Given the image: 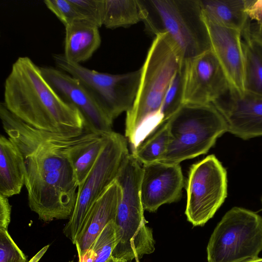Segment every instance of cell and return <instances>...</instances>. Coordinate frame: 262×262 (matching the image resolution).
Here are the masks:
<instances>
[{
	"mask_svg": "<svg viewBox=\"0 0 262 262\" xmlns=\"http://www.w3.org/2000/svg\"><path fill=\"white\" fill-rule=\"evenodd\" d=\"M0 117L8 138L24 157L30 209L43 222L69 219L78 189L70 153L92 132L71 136L40 130L15 116L3 102Z\"/></svg>",
	"mask_w": 262,
	"mask_h": 262,
	"instance_id": "1",
	"label": "cell"
},
{
	"mask_svg": "<svg viewBox=\"0 0 262 262\" xmlns=\"http://www.w3.org/2000/svg\"><path fill=\"white\" fill-rule=\"evenodd\" d=\"M4 103L12 114L36 129L71 136L85 130L78 110L61 98L28 57H19L13 63L5 82Z\"/></svg>",
	"mask_w": 262,
	"mask_h": 262,
	"instance_id": "2",
	"label": "cell"
},
{
	"mask_svg": "<svg viewBox=\"0 0 262 262\" xmlns=\"http://www.w3.org/2000/svg\"><path fill=\"white\" fill-rule=\"evenodd\" d=\"M184 60L181 51L167 34L155 36L141 68L135 100L126 112L125 137L132 149L163 123L162 103L171 81Z\"/></svg>",
	"mask_w": 262,
	"mask_h": 262,
	"instance_id": "3",
	"label": "cell"
},
{
	"mask_svg": "<svg viewBox=\"0 0 262 262\" xmlns=\"http://www.w3.org/2000/svg\"><path fill=\"white\" fill-rule=\"evenodd\" d=\"M145 31L166 33L184 60L211 50L200 0H138Z\"/></svg>",
	"mask_w": 262,
	"mask_h": 262,
	"instance_id": "4",
	"label": "cell"
},
{
	"mask_svg": "<svg viewBox=\"0 0 262 262\" xmlns=\"http://www.w3.org/2000/svg\"><path fill=\"white\" fill-rule=\"evenodd\" d=\"M170 141L160 162L180 164L206 154L227 132L226 123L212 103L183 104L167 121Z\"/></svg>",
	"mask_w": 262,
	"mask_h": 262,
	"instance_id": "5",
	"label": "cell"
},
{
	"mask_svg": "<svg viewBox=\"0 0 262 262\" xmlns=\"http://www.w3.org/2000/svg\"><path fill=\"white\" fill-rule=\"evenodd\" d=\"M262 250V217L234 207L223 216L207 247L208 262H244Z\"/></svg>",
	"mask_w": 262,
	"mask_h": 262,
	"instance_id": "6",
	"label": "cell"
},
{
	"mask_svg": "<svg viewBox=\"0 0 262 262\" xmlns=\"http://www.w3.org/2000/svg\"><path fill=\"white\" fill-rule=\"evenodd\" d=\"M128 154L126 138L113 131L109 133L93 168L78 187L73 212L63 229L64 234L73 244L93 204L115 181Z\"/></svg>",
	"mask_w": 262,
	"mask_h": 262,
	"instance_id": "7",
	"label": "cell"
},
{
	"mask_svg": "<svg viewBox=\"0 0 262 262\" xmlns=\"http://www.w3.org/2000/svg\"><path fill=\"white\" fill-rule=\"evenodd\" d=\"M53 59L58 69L80 81L113 121L132 107L140 84L141 68L126 73L111 74L72 62L63 54H54Z\"/></svg>",
	"mask_w": 262,
	"mask_h": 262,
	"instance_id": "8",
	"label": "cell"
},
{
	"mask_svg": "<svg viewBox=\"0 0 262 262\" xmlns=\"http://www.w3.org/2000/svg\"><path fill=\"white\" fill-rule=\"evenodd\" d=\"M186 189L187 220L194 226H203L227 197L226 170L214 155H209L191 166Z\"/></svg>",
	"mask_w": 262,
	"mask_h": 262,
	"instance_id": "9",
	"label": "cell"
},
{
	"mask_svg": "<svg viewBox=\"0 0 262 262\" xmlns=\"http://www.w3.org/2000/svg\"><path fill=\"white\" fill-rule=\"evenodd\" d=\"M229 89L227 77L211 49L185 60L183 104L212 103Z\"/></svg>",
	"mask_w": 262,
	"mask_h": 262,
	"instance_id": "10",
	"label": "cell"
},
{
	"mask_svg": "<svg viewBox=\"0 0 262 262\" xmlns=\"http://www.w3.org/2000/svg\"><path fill=\"white\" fill-rule=\"evenodd\" d=\"M40 70L45 78L61 98L81 114L85 130L98 133L113 132V121L78 79L58 69L43 67Z\"/></svg>",
	"mask_w": 262,
	"mask_h": 262,
	"instance_id": "11",
	"label": "cell"
},
{
	"mask_svg": "<svg viewBox=\"0 0 262 262\" xmlns=\"http://www.w3.org/2000/svg\"><path fill=\"white\" fill-rule=\"evenodd\" d=\"M212 103L223 117L228 132L244 140L262 136V96L230 88Z\"/></svg>",
	"mask_w": 262,
	"mask_h": 262,
	"instance_id": "12",
	"label": "cell"
},
{
	"mask_svg": "<svg viewBox=\"0 0 262 262\" xmlns=\"http://www.w3.org/2000/svg\"><path fill=\"white\" fill-rule=\"evenodd\" d=\"M184 185L179 164L157 162L143 165L141 195L144 210L155 212L163 204L178 201Z\"/></svg>",
	"mask_w": 262,
	"mask_h": 262,
	"instance_id": "13",
	"label": "cell"
},
{
	"mask_svg": "<svg viewBox=\"0 0 262 262\" xmlns=\"http://www.w3.org/2000/svg\"><path fill=\"white\" fill-rule=\"evenodd\" d=\"M203 15L211 49L227 77L230 88L239 93L244 92L242 32L220 25Z\"/></svg>",
	"mask_w": 262,
	"mask_h": 262,
	"instance_id": "14",
	"label": "cell"
},
{
	"mask_svg": "<svg viewBox=\"0 0 262 262\" xmlns=\"http://www.w3.org/2000/svg\"><path fill=\"white\" fill-rule=\"evenodd\" d=\"M121 194L119 186L113 182L94 203L75 245L81 261L106 224L115 221Z\"/></svg>",
	"mask_w": 262,
	"mask_h": 262,
	"instance_id": "15",
	"label": "cell"
},
{
	"mask_svg": "<svg viewBox=\"0 0 262 262\" xmlns=\"http://www.w3.org/2000/svg\"><path fill=\"white\" fill-rule=\"evenodd\" d=\"M64 27L65 58L78 64L89 59L101 44L99 28L84 19L78 20Z\"/></svg>",
	"mask_w": 262,
	"mask_h": 262,
	"instance_id": "16",
	"label": "cell"
},
{
	"mask_svg": "<svg viewBox=\"0 0 262 262\" xmlns=\"http://www.w3.org/2000/svg\"><path fill=\"white\" fill-rule=\"evenodd\" d=\"M24 157L8 138L0 137V194L7 198L20 193L25 182Z\"/></svg>",
	"mask_w": 262,
	"mask_h": 262,
	"instance_id": "17",
	"label": "cell"
},
{
	"mask_svg": "<svg viewBox=\"0 0 262 262\" xmlns=\"http://www.w3.org/2000/svg\"><path fill=\"white\" fill-rule=\"evenodd\" d=\"M203 13L215 22L243 33L250 25L246 0H200Z\"/></svg>",
	"mask_w": 262,
	"mask_h": 262,
	"instance_id": "18",
	"label": "cell"
},
{
	"mask_svg": "<svg viewBox=\"0 0 262 262\" xmlns=\"http://www.w3.org/2000/svg\"><path fill=\"white\" fill-rule=\"evenodd\" d=\"M108 134L91 132L87 138L73 147L70 158L78 187L93 168L105 144Z\"/></svg>",
	"mask_w": 262,
	"mask_h": 262,
	"instance_id": "19",
	"label": "cell"
},
{
	"mask_svg": "<svg viewBox=\"0 0 262 262\" xmlns=\"http://www.w3.org/2000/svg\"><path fill=\"white\" fill-rule=\"evenodd\" d=\"M245 92L262 96V45L242 35Z\"/></svg>",
	"mask_w": 262,
	"mask_h": 262,
	"instance_id": "20",
	"label": "cell"
},
{
	"mask_svg": "<svg viewBox=\"0 0 262 262\" xmlns=\"http://www.w3.org/2000/svg\"><path fill=\"white\" fill-rule=\"evenodd\" d=\"M142 21L138 0H105L103 25L108 29L127 27Z\"/></svg>",
	"mask_w": 262,
	"mask_h": 262,
	"instance_id": "21",
	"label": "cell"
},
{
	"mask_svg": "<svg viewBox=\"0 0 262 262\" xmlns=\"http://www.w3.org/2000/svg\"><path fill=\"white\" fill-rule=\"evenodd\" d=\"M169 141L168 127L165 122L137 148L132 149V154L143 165L160 162Z\"/></svg>",
	"mask_w": 262,
	"mask_h": 262,
	"instance_id": "22",
	"label": "cell"
},
{
	"mask_svg": "<svg viewBox=\"0 0 262 262\" xmlns=\"http://www.w3.org/2000/svg\"><path fill=\"white\" fill-rule=\"evenodd\" d=\"M119 241L117 226L111 221L96 238L83 259L78 262H109Z\"/></svg>",
	"mask_w": 262,
	"mask_h": 262,
	"instance_id": "23",
	"label": "cell"
},
{
	"mask_svg": "<svg viewBox=\"0 0 262 262\" xmlns=\"http://www.w3.org/2000/svg\"><path fill=\"white\" fill-rule=\"evenodd\" d=\"M184 66V63L176 73L164 97L161 108L163 123L183 105Z\"/></svg>",
	"mask_w": 262,
	"mask_h": 262,
	"instance_id": "24",
	"label": "cell"
},
{
	"mask_svg": "<svg viewBox=\"0 0 262 262\" xmlns=\"http://www.w3.org/2000/svg\"><path fill=\"white\" fill-rule=\"evenodd\" d=\"M82 18L100 28L103 26L105 0H70Z\"/></svg>",
	"mask_w": 262,
	"mask_h": 262,
	"instance_id": "25",
	"label": "cell"
},
{
	"mask_svg": "<svg viewBox=\"0 0 262 262\" xmlns=\"http://www.w3.org/2000/svg\"><path fill=\"white\" fill-rule=\"evenodd\" d=\"M43 2L64 27L78 20L83 19L70 0H45Z\"/></svg>",
	"mask_w": 262,
	"mask_h": 262,
	"instance_id": "26",
	"label": "cell"
},
{
	"mask_svg": "<svg viewBox=\"0 0 262 262\" xmlns=\"http://www.w3.org/2000/svg\"><path fill=\"white\" fill-rule=\"evenodd\" d=\"M0 262H27L25 254L4 229H0Z\"/></svg>",
	"mask_w": 262,
	"mask_h": 262,
	"instance_id": "27",
	"label": "cell"
},
{
	"mask_svg": "<svg viewBox=\"0 0 262 262\" xmlns=\"http://www.w3.org/2000/svg\"><path fill=\"white\" fill-rule=\"evenodd\" d=\"M245 10L250 20L262 25V0H246Z\"/></svg>",
	"mask_w": 262,
	"mask_h": 262,
	"instance_id": "28",
	"label": "cell"
},
{
	"mask_svg": "<svg viewBox=\"0 0 262 262\" xmlns=\"http://www.w3.org/2000/svg\"><path fill=\"white\" fill-rule=\"evenodd\" d=\"M11 206L8 198L0 194V229L7 230L11 220Z\"/></svg>",
	"mask_w": 262,
	"mask_h": 262,
	"instance_id": "29",
	"label": "cell"
},
{
	"mask_svg": "<svg viewBox=\"0 0 262 262\" xmlns=\"http://www.w3.org/2000/svg\"><path fill=\"white\" fill-rule=\"evenodd\" d=\"M245 34L262 45V25H259L255 23L250 24L248 30L242 35Z\"/></svg>",
	"mask_w": 262,
	"mask_h": 262,
	"instance_id": "30",
	"label": "cell"
},
{
	"mask_svg": "<svg viewBox=\"0 0 262 262\" xmlns=\"http://www.w3.org/2000/svg\"><path fill=\"white\" fill-rule=\"evenodd\" d=\"M49 247V245H47L43 247L28 262H38L45 254Z\"/></svg>",
	"mask_w": 262,
	"mask_h": 262,
	"instance_id": "31",
	"label": "cell"
},
{
	"mask_svg": "<svg viewBox=\"0 0 262 262\" xmlns=\"http://www.w3.org/2000/svg\"><path fill=\"white\" fill-rule=\"evenodd\" d=\"M109 262H126V261L122 259H119L112 256Z\"/></svg>",
	"mask_w": 262,
	"mask_h": 262,
	"instance_id": "32",
	"label": "cell"
},
{
	"mask_svg": "<svg viewBox=\"0 0 262 262\" xmlns=\"http://www.w3.org/2000/svg\"><path fill=\"white\" fill-rule=\"evenodd\" d=\"M244 262H262V258L257 257L255 258L249 259Z\"/></svg>",
	"mask_w": 262,
	"mask_h": 262,
	"instance_id": "33",
	"label": "cell"
},
{
	"mask_svg": "<svg viewBox=\"0 0 262 262\" xmlns=\"http://www.w3.org/2000/svg\"><path fill=\"white\" fill-rule=\"evenodd\" d=\"M261 204H262V197H261Z\"/></svg>",
	"mask_w": 262,
	"mask_h": 262,
	"instance_id": "34",
	"label": "cell"
},
{
	"mask_svg": "<svg viewBox=\"0 0 262 262\" xmlns=\"http://www.w3.org/2000/svg\"><path fill=\"white\" fill-rule=\"evenodd\" d=\"M68 262H74L73 261H69Z\"/></svg>",
	"mask_w": 262,
	"mask_h": 262,
	"instance_id": "35",
	"label": "cell"
},
{
	"mask_svg": "<svg viewBox=\"0 0 262 262\" xmlns=\"http://www.w3.org/2000/svg\"><path fill=\"white\" fill-rule=\"evenodd\" d=\"M137 262H138V261Z\"/></svg>",
	"mask_w": 262,
	"mask_h": 262,
	"instance_id": "36",
	"label": "cell"
}]
</instances>
